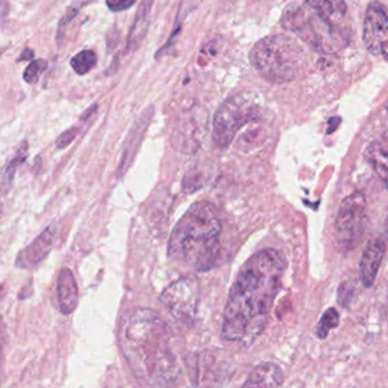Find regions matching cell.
I'll return each instance as SVG.
<instances>
[{
  "label": "cell",
  "instance_id": "1",
  "mask_svg": "<svg viewBox=\"0 0 388 388\" xmlns=\"http://www.w3.org/2000/svg\"><path fill=\"white\" fill-rule=\"evenodd\" d=\"M285 269V257L274 249L261 250L243 264L224 312V340L248 347L262 334Z\"/></svg>",
  "mask_w": 388,
  "mask_h": 388
},
{
  "label": "cell",
  "instance_id": "2",
  "mask_svg": "<svg viewBox=\"0 0 388 388\" xmlns=\"http://www.w3.org/2000/svg\"><path fill=\"white\" fill-rule=\"evenodd\" d=\"M119 343L134 376L144 385L177 387L182 365L168 326L156 311L144 308L128 311L121 322Z\"/></svg>",
  "mask_w": 388,
  "mask_h": 388
},
{
  "label": "cell",
  "instance_id": "3",
  "mask_svg": "<svg viewBox=\"0 0 388 388\" xmlns=\"http://www.w3.org/2000/svg\"><path fill=\"white\" fill-rule=\"evenodd\" d=\"M222 222L216 207L208 201L192 204L178 220L169 239V258L197 271H208L220 251Z\"/></svg>",
  "mask_w": 388,
  "mask_h": 388
},
{
  "label": "cell",
  "instance_id": "4",
  "mask_svg": "<svg viewBox=\"0 0 388 388\" xmlns=\"http://www.w3.org/2000/svg\"><path fill=\"white\" fill-rule=\"evenodd\" d=\"M304 51L285 35H269L252 47L249 58L252 66L271 82H287L295 77L302 65Z\"/></svg>",
  "mask_w": 388,
  "mask_h": 388
},
{
  "label": "cell",
  "instance_id": "5",
  "mask_svg": "<svg viewBox=\"0 0 388 388\" xmlns=\"http://www.w3.org/2000/svg\"><path fill=\"white\" fill-rule=\"evenodd\" d=\"M280 23L284 29L299 35L310 47L322 52H335L347 43L338 26L295 3L284 10Z\"/></svg>",
  "mask_w": 388,
  "mask_h": 388
},
{
  "label": "cell",
  "instance_id": "6",
  "mask_svg": "<svg viewBox=\"0 0 388 388\" xmlns=\"http://www.w3.org/2000/svg\"><path fill=\"white\" fill-rule=\"evenodd\" d=\"M259 106L249 95H235L226 99L217 109L213 123V140L226 149L244 125L258 117Z\"/></svg>",
  "mask_w": 388,
  "mask_h": 388
},
{
  "label": "cell",
  "instance_id": "7",
  "mask_svg": "<svg viewBox=\"0 0 388 388\" xmlns=\"http://www.w3.org/2000/svg\"><path fill=\"white\" fill-rule=\"evenodd\" d=\"M188 370L193 388H225L235 374V361L226 351L211 349L192 354Z\"/></svg>",
  "mask_w": 388,
  "mask_h": 388
},
{
  "label": "cell",
  "instance_id": "8",
  "mask_svg": "<svg viewBox=\"0 0 388 388\" xmlns=\"http://www.w3.org/2000/svg\"><path fill=\"white\" fill-rule=\"evenodd\" d=\"M200 287L195 277H183L162 292V304L169 313L182 322H191L197 313Z\"/></svg>",
  "mask_w": 388,
  "mask_h": 388
},
{
  "label": "cell",
  "instance_id": "9",
  "mask_svg": "<svg viewBox=\"0 0 388 388\" xmlns=\"http://www.w3.org/2000/svg\"><path fill=\"white\" fill-rule=\"evenodd\" d=\"M366 207V197L361 192L352 193L342 201L335 229L343 246H350L359 241L363 232Z\"/></svg>",
  "mask_w": 388,
  "mask_h": 388
},
{
  "label": "cell",
  "instance_id": "10",
  "mask_svg": "<svg viewBox=\"0 0 388 388\" xmlns=\"http://www.w3.org/2000/svg\"><path fill=\"white\" fill-rule=\"evenodd\" d=\"M362 38L369 52L388 61V10L379 1L368 5Z\"/></svg>",
  "mask_w": 388,
  "mask_h": 388
},
{
  "label": "cell",
  "instance_id": "11",
  "mask_svg": "<svg viewBox=\"0 0 388 388\" xmlns=\"http://www.w3.org/2000/svg\"><path fill=\"white\" fill-rule=\"evenodd\" d=\"M56 235V226L54 224L49 225L43 232L33 240L26 248L23 249L17 257V266L19 268L37 267L40 262L47 258L50 253Z\"/></svg>",
  "mask_w": 388,
  "mask_h": 388
},
{
  "label": "cell",
  "instance_id": "12",
  "mask_svg": "<svg viewBox=\"0 0 388 388\" xmlns=\"http://www.w3.org/2000/svg\"><path fill=\"white\" fill-rule=\"evenodd\" d=\"M385 251V241L380 237L370 240L367 244L360 261V277L367 289H370L375 284Z\"/></svg>",
  "mask_w": 388,
  "mask_h": 388
},
{
  "label": "cell",
  "instance_id": "13",
  "mask_svg": "<svg viewBox=\"0 0 388 388\" xmlns=\"http://www.w3.org/2000/svg\"><path fill=\"white\" fill-rule=\"evenodd\" d=\"M283 382L282 368L276 363L266 361L252 369L242 388H282Z\"/></svg>",
  "mask_w": 388,
  "mask_h": 388
},
{
  "label": "cell",
  "instance_id": "14",
  "mask_svg": "<svg viewBox=\"0 0 388 388\" xmlns=\"http://www.w3.org/2000/svg\"><path fill=\"white\" fill-rule=\"evenodd\" d=\"M57 298L63 315H70L75 311L79 303V290L75 277L68 268H63L58 275Z\"/></svg>",
  "mask_w": 388,
  "mask_h": 388
},
{
  "label": "cell",
  "instance_id": "15",
  "mask_svg": "<svg viewBox=\"0 0 388 388\" xmlns=\"http://www.w3.org/2000/svg\"><path fill=\"white\" fill-rule=\"evenodd\" d=\"M155 0H142L137 8L133 24L130 26L126 42V54L133 52L140 47L149 28V15Z\"/></svg>",
  "mask_w": 388,
  "mask_h": 388
},
{
  "label": "cell",
  "instance_id": "16",
  "mask_svg": "<svg viewBox=\"0 0 388 388\" xmlns=\"http://www.w3.org/2000/svg\"><path fill=\"white\" fill-rule=\"evenodd\" d=\"M309 10L333 26H338L347 17L345 0H304Z\"/></svg>",
  "mask_w": 388,
  "mask_h": 388
},
{
  "label": "cell",
  "instance_id": "17",
  "mask_svg": "<svg viewBox=\"0 0 388 388\" xmlns=\"http://www.w3.org/2000/svg\"><path fill=\"white\" fill-rule=\"evenodd\" d=\"M376 174L388 188V148L380 142H372L365 153Z\"/></svg>",
  "mask_w": 388,
  "mask_h": 388
},
{
  "label": "cell",
  "instance_id": "18",
  "mask_svg": "<svg viewBox=\"0 0 388 388\" xmlns=\"http://www.w3.org/2000/svg\"><path fill=\"white\" fill-rule=\"evenodd\" d=\"M26 158H28V142L26 141L21 144L15 157L7 164L3 171L1 180H0V192L1 193L7 194L12 190L17 168L22 165L23 162H26Z\"/></svg>",
  "mask_w": 388,
  "mask_h": 388
},
{
  "label": "cell",
  "instance_id": "19",
  "mask_svg": "<svg viewBox=\"0 0 388 388\" xmlns=\"http://www.w3.org/2000/svg\"><path fill=\"white\" fill-rule=\"evenodd\" d=\"M97 55L93 50H82L70 59V66L79 75H86L97 65Z\"/></svg>",
  "mask_w": 388,
  "mask_h": 388
},
{
  "label": "cell",
  "instance_id": "20",
  "mask_svg": "<svg viewBox=\"0 0 388 388\" xmlns=\"http://www.w3.org/2000/svg\"><path fill=\"white\" fill-rule=\"evenodd\" d=\"M338 324H340V313L338 310L335 308L327 309L316 328L317 338L324 340L329 335L331 329L338 327Z\"/></svg>",
  "mask_w": 388,
  "mask_h": 388
},
{
  "label": "cell",
  "instance_id": "21",
  "mask_svg": "<svg viewBox=\"0 0 388 388\" xmlns=\"http://www.w3.org/2000/svg\"><path fill=\"white\" fill-rule=\"evenodd\" d=\"M47 67H48V61L45 59H35L26 67L23 73V79L28 84H35L38 82L40 75L47 70Z\"/></svg>",
  "mask_w": 388,
  "mask_h": 388
},
{
  "label": "cell",
  "instance_id": "22",
  "mask_svg": "<svg viewBox=\"0 0 388 388\" xmlns=\"http://www.w3.org/2000/svg\"><path fill=\"white\" fill-rule=\"evenodd\" d=\"M354 287L350 282H343L338 287V304L343 308H347L353 299Z\"/></svg>",
  "mask_w": 388,
  "mask_h": 388
},
{
  "label": "cell",
  "instance_id": "23",
  "mask_svg": "<svg viewBox=\"0 0 388 388\" xmlns=\"http://www.w3.org/2000/svg\"><path fill=\"white\" fill-rule=\"evenodd\" d=\"M77 134H79V128H72L70 130H67L66 132L61 133L58 137L57 141H56V146H57L58 149H64V148L70 146L73 142Z\"/></svg>",
  "mask_w": 388,
  "mask_h": 388
},
{
  "label": "cell",
  "instance_id": "24",
  "mask_svg": "<svg viewBox=\"0 0 388 388\" xmlns=\"http://www.w3.org/2000/svg\"><path fill=\"white\" fill-rule=\"evenodd\" d=\"M135 3L137 0H106V5L114 13L128 10Z\"/></svg>",
  "mask_w": 388,
  "mask_h": 388
},
{
  "label": "cell",
  "instance_id": "25",
  "mask_svg": "<svg viewBox=\"0 0 388 388\" xmlns=\"http://www.w3.org/2000/svg\"><path fill=\"white\" fill-rule=\"evenodd\" d=\"M77 13H79V10L74 8V7H70V10H67L64 17L59 22V26H58V39L61 38V35L64 33L65 28L70 24V21L74 19V17H77Z\"/></svg>",
  "mask_w": 388,
  "mask_h": 388
},
{
  "label": "cell",
  "instance_id": "26",
  "mask_svg": "<svg viewBox=\"0 0 388 388\" xmlns=\"http://www.w3.org/2000/svg\"><path fill=\"white\" fill-rule=\"evenodd\" d=\"M8 14H10V5L5 0H1L0 1V28L6 22V17H8Z\"/></svg>",
  "mask_w": 388,
  "mask_h": 388
},
{
  "label": "cell",
  "instance_id": "27",
  "mask_svg": "<svg viewBox=\"0 0 388 388\" xmlns=\"http://www.w3.org/2000/svg\"><path fill=\"white\" fill-rule=\"evenodd\" d=\"M7 340V331L6 326H5V322H3L1 316H0V352L3 351L5 344H6Z\"/></svg>",
  "mask_w": 388,
  "mask_h": 388
},
{
  "label": "cell",
  "instance_id": "28",
  "mask_svg": "<svg viewBox=\"0 0 388 388\" xmlns=\"http://www.w3.org/2000/svg\"><path fill=\"white\" fill-rule=\"evenodd\" d=\"M340 122H342V119H340V117H338V116H334V117L329 118L327 122V134L333 133L334 130H338V126H340Z\"/></svg>",
  "mask_w": 388,
  "mask_h": 388
},
{
  "label": "cell",
  "instance_id": "29",
  "mask_svg": "<svg viewBox=\"0 0 388 388\" xmlns=\"http://www.w3.org/2000/svg\"><path fill=\"white\" fill-rule=\"evenodd\" d=\"M35 57V51L31 48H24V50L21 52V56L17 58V63H21V61H31Z\"/></svg>",
  "mask_w": 388,
  "mask_h": 388
},
{
  "label": "cell",
  "instance_id": "30",
  "mask_svg": "<svg viewBox=\"0 0 388 388\" xmlns=\"http://www.w3.org/2000/svg\"><path fill=\"white\" fill-rule=\"evenodd\" d=\"M3 369L1 363H0V387H1V384H3Z\"/></svg>",
  "mask_w": 388,
  "mask_h": 388
},
{
  "label": "cell",
  "instance_id": "31",
  "mask_svg": "<svg viewBox=\"0 0 388 388\" xmlns=\"http://www.w3.org/2000/svg\"><path fill=\"white\" fill-rule=\"evenodd\" d=\"M1 213H3V207H1V204H0V216H1Z\"/></svg>",
  "mask_w": 388,
  "mask_h": 388
},
{
  "label": "cell",
  "instance_id": "32",
  "mask_svg": "<svg viewBox=\"0 0 388 388\" xmlns=\"http://www.w3.org/2000/svg\"><path fill=\"white\" fill-rule=\"evenodd\" d=\"M386 108H387V110H388V104H387V106H386Z\"/></svg>",
  "mask_w": 388,
  "mask_h": 388
}]
</instances>
